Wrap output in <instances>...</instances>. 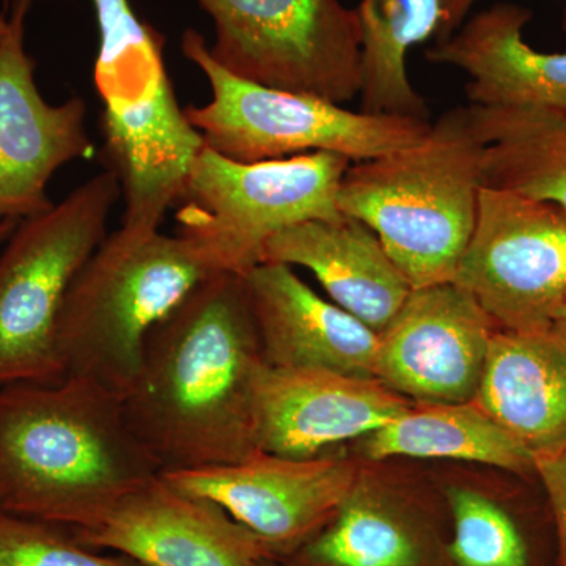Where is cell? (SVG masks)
I'll return each mask as SVG.
<instances>
[{
  "mask_svg": "<svg viewBox=\"0 0 566 566\" xmlns=\"http://www.w3.org/2000/svg\"><path fill=\"white\" fill-rule=\"evenodd\" d=\"M549 331H553V333L566 338V301L565 304L562 305L560 312H558Z\"/></svg>",
  "mask_w": 566,
  "mask_h": 566,
  "instance_id": "83f0119b",
  "label": "cell"
},
{
  "mask_svg": "<svg viewBox=\"0 0 566 566\" xmlns=\"http://www.w3.org/2000/svg\"><path fill=\"white\" fill-rule=\"evenodd\" d=\"M360 452L370 461L441 458L494 465L513 474L535 472L534 455L474 400L411 405L364 436Z\"/></svg>",
  "mask_w": 566,
  "mask_h": 566,
  "instance_id": "ffe728a7",
  "label": "cell"
},
{
  "mask_svg": "<svg viewBox=\"0 0 566 566\" xmlns=\"http://www.w3.org/2000/svg\"><path fill=\"white\" fill-rule=\"evenodd\" d=\"M453 283L499 329L549 331L566 301V210L483 186Z\"/></svg>",
  "mask_w": 566,
  "mask_h": 566,
  "instance_id": "9c48e42d",
  "label": "cell"
},
{
  "mask_svg": "<svg viewBox=\"0 0 566 566\" xmlns=\"http://www.w3.org/2000/svg\"><path fill=\"white\" fill-rule=\"evenodd\" d=\"M243 277L264 363L375 378L378 333L318 296L292 266L260 263Z\"/></svg>",
  "mask_w": 566,
  "mask_h": 566,
  "instance_id": "9a60e30c",
  "label": "cell"
},
{
  "mask_svg": "<svg viewBox=\"0 0 566 566\" xmlns=\"http://www.w3.org/2000/svg\"><path fill=\"white\" fill-rule=\"evenodd\" d=\"M212 59L263 87L344 104L363 88V31L340 0H197Z\"/></svg>",
  "mask_w": 566,
  "mask_h": 566,
  "instance_id": "ba28073f",
  "label": "cell"
},
{
  "mask_svg": "<svg viewBox=\"0 0 566 566\" xmlns=\"http://www.w3.org/2000/svg\"><path fill=\"white\" fill-rule=\"evenodd\" d=\"M474 401L534 458L565 449L566 338L495 331Z\"/></svg>",
  "mask_w": 566,
  "mask_h": 566,
  "instance_id": "ac0fdd59",
  "label": "cell"
},
{
  "mask_svg": "<svg viewBox=\"0 0 566 566\" xmlns=\"http://www.w3.org/2000/svg\"><path fill=\"white\" fill-rule=\"evenodd\" d=\"M363 31L360 111L427 118L423 96L409 81L406 57L438 33L442 0H360Z\"/></svg>",
  "mask_w": 566,
  "mask_h": 566,
  "instance_id": "7402d4cb",
  "label": "cell"
},
{
  "mask_svg": "<svg viewBox=\"0 0 566 566\" xmlns=\"http://www.w3.org/2000/svg\"><path fill=\"white\" fill-rule=\"evenodd\" d=\"M475 2L476 0H442V20L441 24H439L438 33H436V36H438L436 41L447 40L449 36H452L463 25L465 17H468ZM564 29L566 32V10Z\"/></svg>",
  "mask_w": 566,
  "mask_h": 566,
  "instance_id": "4316f807",
  "label": "cell"
},
{
  "mask_svg": "<svg viewBox=\"0 0 566 566\" xmlns=\"http://www.w3.org/2000/svg\"><path fill=\"white\" fill-rule=\"evenodd\" d=\"M497 329L457 283L412 290L378 333L375 379L416 405L472 401Z\"/></svg>",
  "mask_w": 566,
  "mask_h": 566,
  "instance_id": "7c38bea8",
  "label": "cell"
},
{
  "mask_svg": "<svg viewBox=\"0 0 566 566\" xmlns=\"http://www.w3.org/2000/svg\"><path fill=\"white\" fill-rule=\"evenodd\" d=\"M263 364L243 275L212 274L153 327L123 406L161 474L260 452L253 390Z\"/></svg>",
  "mask_w": 566,
  "mask_h": 566,
  "instance_id": "6da1fadb",
  "label": "cell"
},
{
  "mask_svg": "<svg viewBox=\"0 0 566 566\" xmlns=\"http://www.w3.org/2000/svg\"><path fill=\"white\" fill-rule=\"evenodd\" d=\"M0 512H2V510H0Z\"/></svg>",
  "mask_w": 566,
  "mask_h": 566,
  "instance_id": "1f68e13d",
  "label": "cell"
},
{
  "mask_svg": "<svg viewBox=\"0 0 566 566\" xmlns=\"http://www.w3.org/2000/svg\"><path fill=\"white\" fill-rule=\"evenodd\" d=\"M35 0H7L0 40V222H20L51 210L48 182L74 159L92 158L82 98L50 104L25 51V21Z\"/></svg>",
  "mask_w": 566,
  "mask_h": 566,
  "instance_id": "30bf717a",
  "label": "cell"
},
{
  "mask_svg": "<svg viewBox=\"0 0 566 566\" xmlns=\"http://www.w3.org/2000/svg\"><path fill=\"white\" fill-rule=\"evenodd\" d=\"M289 566H446V551L403 501L365 474L329 524L308 539Z\"/></svg>",
  "mask_w": 566,
  "mask_h": 566,
  "instance_id": "d6986e66",
  "label": "cell"
},
{
  "mask_svg": "<svg viewBox=\"0 0 566 566\" xmlns=\"http://www.w3.org/2000/svg\"><path fill=\"white\" fill-rule=\"evenodd\" d=\"M218 273L181 234L123 227L107 234L63 303L57 346L65 376L91 378L125 398L153 327Z\"/></svg>",
  "mask_w": 566,
  "mask_h": 566,
  "instance_id": "277c9868",
  "label": "cell"
},
{
  "mask_svg": "<svg viewBox=\"0 0 566 566\" xmlns=\"http://www.w3.org/2000/svg\"><path fill=\"white\" fill-rule=\"evenodd\" d=\"M411 405L375 378L264 363L253 390L256 446L279 457L323 455L374 433Z\"/></svg>",
  "mask_w": 566,
  "mask_h": 566,
  "instance_id": "5bb4252c",
  "label": "cell"
},
{
  "mask_svg": "<svg viewBox=\"0 0 566 566\" xmlns=\"http://www.w3.org/2000/svg\"><path fill=\"white\" fill-rule=\"evenodd\" d=\"M453 536L446 562L453 566H528V551L515 521L493 499L465 486L447 490Z\"/></svg>",
  "mask_w": 566,
  "mask_h": 566,
  "instance_id": "cb8c5ba5",
  "label": "cell"
},
{
  "mask_svg": "<svg viewBox=\"0 0 566 566\" xmlns=\"http://www.w3.org/2000/svg\"><path fill=\"white\" fill-rule=\"evenodd\" d=\"M181 51L210 82L205 106L185 107L205 147L240 163L331 151L352 163L403 150L422 140L431 123L403 115L345 109L318 96L263 87L234 76L212 59L202 33H182Z\"/></svg>",
  "mask_w": 566,
  "mask_h": 566,
  "instance_id": "8992f818",
  "label": "cell"
},
{
  "mask_svg": "<svg viewBox=\"0 0 566 566\" xmlns=\"http://www.w3.org/2000/svg\"><path fill=\"white\" fill-rule=\"evenodd\" d=\"M359 474L348 458L259 452L240 463L163 475L182 493L221 505L285 560L333 521Z\"/></svg>",
  "mask_w": 566,
  "mask_h": 566,
  "instance_id": "8fae6325",
  "label": "cell"
},
{
  "mask_svg": "<svg viewBox=\"0 0 566 566\" xmlns=\"http://www.w3.org/2000/svg\"><path fill=\"white\" fill-rule=\"evenodd\" d=\"M532 11L494 3L427 51L433 63L469 76L465 95L475 106H535L566 112V52L536 51L524 40Z\"/></svg>",
  "mask_w": 566,
  "mask_h": 566,
  "instance_id": "2e32d148",
  "label": "cell"
},
{
  "mask_svg": "<svg viewBox=\"0 0 566 566\" xmlns=\"http://www.w3.org/2000/svg\"><path fill=\"white\" fill-rule=\"evenodd\" d=\"M122 189L95 175L51 210L22 219L0 252V387L65 378L59 319L71 283L107 237Z\"/></svg>",
  "mask_w": 566,
  "mask_h": 566,
  "instance_id": "5b68a950",
  "label": "cell"
},
{
  "mask_svg": "<svg viewBox=\"0 0 566 566\" xmlns=\"http://www.w3.org/2000/svg\"><path fill=\"white\" fill-rule=\"evenodd\" d=\"M485 145L468 107L422 140L348 167L338 210L370 227L412 290L452 282L474 233Z\"/></svg>",
  "mask_w": 566,
  "mask_h": 566,
  "instance_id": "3957f363",
  "label": "cell"
},
{
  "mask_svg": "<svg viewBox=\"0 0 566 566\" xmlns=\"http://www.w3.org/2000/svg\"><path fill=\"white\" fill-rule=\"evenodd\" d=\"M535 472L549 495L560 539V564L566 566V447L551 455L536 457Z\"/></svg>",
  "mask_w": 566,
  "mask_h": 566,
  "instance_id": "484cf974",
  "label": "cell"
},
{
  "mask_svg": "<svg viewBox=\"0 0 566 566\" xmlns=\"http://www.w3.org/2000/svg\"><path fill=\"white\" fill-rule=\"evenodd\" d=\"M256 566H289V565L282 564V562H277V560H264V562H262V564H259Z\"/></svg>",
  "mask_w": 566,
  "mask_h": 566,
  "instance_id": "4dcf8cb0",
  "label": "cell"
},
{
  "mask_svg": "<svg viewBox=\"0 0 566 566\" xmlns=\"http://www.w3.org/2000/svg\"><path fill=\"white\" fill-rule=\"evenodd\" d=\"M7 29V0L6 6H3V10L0 11V40H2L3 33H6Z\"/></svg>",
  "mask_w": 566,
  "mask_h": 566,
  "instance_id": "f546056e",
  "label": "cell"
},
{
  "mask_svg": "<svg viewBox=\"0 0 566 566\" xmlns=\"http://www.w3.org/2000/svg\"><path fill=\"white\" fill-rule=\"evenodd\" d=\"M352 166L331 151L240 163L203 147L180 203L178 234L219 273L248 274L274 234L305 221L344 218L337 197Z\"/></svg>",
  "mask_w": 566,
  "mask_h": 566,
  "instance_id": "52a82bcc",
  "label": "cell"
},
{
  "mask_svg": "<svg viewBox=\"0 0 566 566\" xmlns=\"http://www.w3.org/2000/svg\"><path fill=\"white\" fill-rule=\"evenodd\" d=\"M17 226L18 222L13 221L0 222V245L6 244V241L9 240L10 234L14 232Z\"/></svg>",
  "mask_w": 566,
  "mask_h": 566,
  "instance_id": "f1b7e54d",
  "label": "cell"
},
{
  "mask_svg": "<svg viewBox=\"0 0 566 566\" xmlns=\"http://www.w3.org/2000/svg\"><path fill=\"white\" fill-rule=\"evenodd\" d=\"M161 474L120 395L84 376L0 387V510L82 531Z\"/></svg>",
  "mask_w": 566,
  "mask_h": 566,
  "instance_id": "7a4b0ae2",
  "label": "cell"
},
{
  "mask_svg": "<svg viewBox=\"0 0 566 566\" xmlns=\"http://www.w3.org/2000/svg\"><path fill=\"white\" fill-rule=\"evenodd\" d=\"M468 112L485 145V186L566 210V112L475 104Z\"/></svg>",
  "mask_w": 566,
  "mask_h": 566,
  "instance_id": "44dd1931",
  "label": "cell"
},
{
  "mask_svg": "<svg viewBox=\"0 0 566 566\" xmlns=\"http://www.w3.org/2000/svg\"><path fill=\"white\" fill-rule=\"evenodd\" d=\"M0 566H142L85 546L69 527L0 512Z\"/></svg>",
  "mask_w": 566,
  "mask_h": 566,
  "instance_id": "d4e9b609",
  "label": "cell"
},
{
  "mask_svg": "<svg viewBox=\"0 0 566 566\" xmlns=\"http://www.w3.org/2000/svg\"><path fill=\"white\" fill-rule=\"evenodd\" d=\"M262 263L307 268L331 300L375 333H381L412 292L378 234L344 214L305 221L274 234Z\"/></svg>",
  "mask_w": 566,
  "mask_h": 566,
  "instance_id": "e0dca14e",
  "label": "cell"
},
{
  "mask_svg": "<svg viewBox=\"0 0 566 566\" xmlns=\"http://www.w3.org/2000/svg\"><path fill=\"white\" fill-rule=\"evenodd\" d=\"M71 532L92 549L142 566H255L275 558L264 539L221 505L182 493L163 474L126 494L91 527Z\"/></svg>",
  "mask_w": 566,
  "mask_h": 566,
  "instance_id": "4fadbf2b",
  "label": "cell"
},
{
  "mask_svg": "<svg viewBox=\"0 0 566 566\" xmlns=\"http://www.w3.org/2000/svg\"><path fill=\"white\" fill-rule=\"evenodd\" d=\"M99 31L96 92L103 115L147 109L172 84L164 63V35L139 20L129 0H92Z\"/></svg>",
  "mask_w": 566,
  "mask_h": 566,
  "instance_id": "603a6c76",
  "label": "cell"
}]
</instances>
